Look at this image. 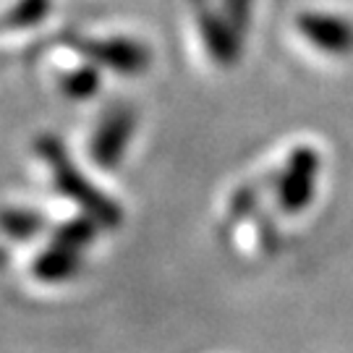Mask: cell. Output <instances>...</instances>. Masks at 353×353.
Returning <instances> with one entry per match:
<instances>
[{"instance_id": "obj_1", "label": "cell", "mask_w": 353, "mask_h": 353, "mask_svg": "<svg viewBox=\"0 0 353 353\" xmlns=\"http://www.w3.org/2000/svg\"><path fill=\"white\" fill-rule=\"evenodd\" d=\"M37 157L45 163V168L50 170L52 186L58 189L61 196H65L68 202H74L81 214L92 217L97 225L102 228H118L123 220V210L115 202L113 196H108L105 191H100L92 181H89L79 165L71 160V154L65 152L63 141L52 134H42L34 141Z\"/></svg>"}, {"instance_id": "obj_2", "label": "cell", "mask_w": 353, "mask_h": 353, "mask_svg": "<svg viewBox=\"0 0 353 353\" xmlns=\"http://www.w3.org/2000/svg\"><path fill=\"white\" fill-rule=\"evenodd\" d=\"M322 176V154L309 147H293L285 163L275 173V202L285 214H301L316 196V183Z\"/></svg>"}, {"instance_id": "obj_3", "label": "cell", "mask_w": 353, "mask_h": 353, "mask_svg": "<svg viewBox=\"0 0 353 353\" xmlns=\"http://www.w3.org/2000/svg\"><path fill=\"white\" fill-rule=\"evenodd\" d=\"M71 50L79 52L84 61L97 65L100 71H110L115 76L147 74L152 68V50L131 37H71Z\"/></svg>"}, {"instance_id": "obj_4", "label": "cell", "mask_w": 353, "mask_h": 353, "mask_svg": "<svg viewBox=\"0 0 353 353\" xmlns=\"http://www.w3.org/2000/svg\"><path fill=\"white\" fill-rule=\"evenodd\" d=\"M139 115L128 105H118L102 115L89 139V157L100 170L113 173L126 160L128 147L137 137Z\"/></svg>"}, {"instance_id": "obj_5", "label": "cell", "mask_w": 353, "mask_h": 353, "mask_svg": "<svg viewBox=\"0 0 353 353\" xmlns=\"http://www.w3.org/2000/svg\"><path fill=\"white\" fill-rule=\"evenodd\" d=\"M191 8H194V21H196V34L202 39L207 58L220 68H236L243 52V37L207 0H194Z\"/></svg>"}, {"instance_id": "obj_6", "label": "cell", "mask_w": 353, "mask_h": 353, "mask_svg": "<svg viewBox=\"0 0 353 353\" xmlns=\"http://www.w3.org/2000/svg\"><path fill=\"white\" fill-rule=\"evenodd\" d=\"M293 26L316 52L332 58L353 55V21L348 16L330 11H301Z\"/></svg>"}, {"instance_id": "obj_7", "label": "cell", "mask_w": 353, "mask_h": 353, "mask_svg": "<svg viewBox=\"0 0 353 353\" xmlns=\"http://www.w3.org/2000/svg\"><path fill=\"white\" fill-rule=\"evenodd\" d=\"M81 267H84V252H76L65 243L52 241L48 249H42L34 256L32 272L45 285H63L81 272Z\"/></svg>"}, {"instance_id": "obj_8", "label": "cell", "mask_w": 353, "mask_h": 353, "mask_svg": "<svg viewBox=\"0 0 353 353\" xmlns=\"http://www.w3.org/2000/svg\"><path fill=\"white\" fill-rule=\"evenodd\" d=\"M100 87L102 71L97 65L89 63V61H84L81 65H74V68H65L63 74H58V92L71 102H87L92 97H97Z\"/></svg>"}, {"instance_id": "obj_9", "label": "cell", "mask_w": 353, "mask_h": 353, "mask_svg": "<svg viewBox=\"0 0 353 353\" xmlns=\"http://www.w3.org/2000/svg\"><path fill=\"white\" fill-rule=\"evenodd\" d=\"M48 228V220L37 210L6 207L0 210V233L11 241H34Z\"/></svg>"}, {"instance_id": "obj_10", "label": "cell", "mask_w": 353, "mask_h": 353, "mask_svg": "<svg viewBox=\"0 0 353 353\" xmlns=\"http://www.w3.org/2000/svg\"><path fill=\"white\" fill-rule=\"evenodd\" d=\"M97 223L87 217V214H81V217H71V220H65L61 225L52 230V241H58V243H65V246H71L76 252H87L89 246L97 241Z\"/></svg>"}, {"instance_id": "obj_11", "label": "cell", "mask_w": 353, "mask_h": 353, "mask_svg": "<svg viewBox=\"0 0 353 353\" xmlns=\"http://www.w3.org/2000/svg\"><path fill=\"white\" fill-rule=\"evenodd\" d=\"M52 11V0H16L13 8L3 16V26L8 29H29L45 21Z\"/></svg>"}, {"instance_id": "obj_12", "label": "cell", "mask_w": 353, "mask_h": 353, "mask_svg": "<svg viewBox=\"0 0 353 353\" xmlns=\"http://www.w3.org/2000/svg\"><path fill=\"white\" fill-rule=\"evenodd\" d=\"M220 13L228 19V24L239 32L241 37H246L249 24H252V0H223Z\"/></svg>"}, {"instance_id": "obj_13", "label": "cell", "mask_w": 353, "mask_h": 353, "mask_svg": "<svg viewBox=\"0 0 353 353\" xmlns=\"http://www.w3.org/2000/svg\"><path fill=\"white\" fill-rule=\"evenodd\" d=\"M254 199H256V196H254V191L246 189V186L236 191V194L230 196V204H228V212H230V217H233L236 223H239V220H243V217L254 210Z\"/></svg>"}]
</instances>
